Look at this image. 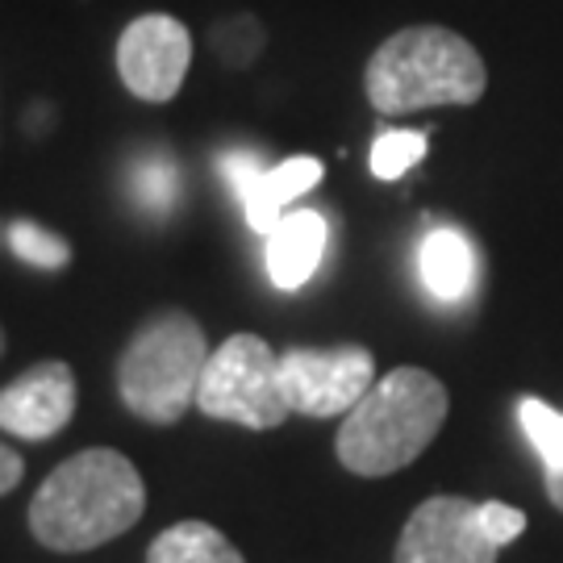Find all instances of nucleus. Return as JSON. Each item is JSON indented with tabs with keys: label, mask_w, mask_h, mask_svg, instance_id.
<instances>
[{
	"label": "nucleus",
	"mask_w": 563,
	"mask_h": 563,
	"mask_svg": "<svg viewBox=\"0 0 563 563\" xmlns=\"http://www.w3.org/2000/svg\"><path fill=\"white\" fill-rule=\"evenodd\" d=\"M146 509L139 467L113 446L63 460L30 501V530L51 551H92L125 534Z\"/></svg>",
	"instance_id": "nucleus-1"
},
{
	"label": "nucleus",
	"mask_w": 563,
	"mask_h": 563,
	"mask_svg": "<svg viewBox=\"0 0 563 563\" xmlns=\"http://www.w3.org/2000/svg\"><path fill=\"white\" fill-rule=\"evenodd\" d=\"M446 388L426 367H397L367 388L334 439V455L355 476H393L434 443L446 422Z\"/></svg>",
	"instance_id": "nucleus-2"
},
{
	"label": "nucleus",
	"mask_w": 563,
	"mask_h": 563,
	"mask_svg": "<svg viewBox=\"0 0 563 563\" xmlns=\"http://www.w3.org/2000/svg\"><path fill=\"white\" fill-rule=\"evenodd\" d=\"M367 101L384 118H401L434 104H476L488 88V71L476 46L443 25L397 30L363 71Z\"/></svg>",
	"instance_id": "nucleus-3"
},
{
	"label": "nucleus",
	"mask_w": 563,
	"mask_h": 563,
	"mask_svg": "<svg viewBox=\"0 0 563 563\" xmlns=\"http://www.w3.org/2000/svg\"><path fill=\"white\" fill-rule=\"evenodd\" d=\"M209 342L197 318L167 309L142 325L118 360L121 405L151 426H176L197 405L201 372L209 363Z\"/></svg>",
	"instance_id": "nucleus-4"
},
{
	"label": "nucleus",
	"mask_w": 563,
	"mask_h": 563,
	"mask_svg": "<svg viewBox=\"0 0 563 563\" xmlns=\"http://www.w3.org/2000/svg\"><path fill=\"white\" fill-rule=\"evenodd\" d=\"M197 409L246 430H276L292 413L280 388V355L260 334H230L205 363Z\"/></svg>",
	"instance_id": "nucleus-5"
},
{
	"label": "nucleus",
	"mask_w": 563,
	"mask_h": 563,
	"mask_svg": "<svg viewBox=\"0 0 563 563\" xmlns=\"http://www.w3.org/2000/svg\"><path fill=\"white\" fill-rule=\"evenodd\" d=\"M376 384L367 346H292L280 355V388L292 413L339 418L351 413Z\"/></svg>",
	"instance_id": "nucleus-6"
},
{
	"label": "nucleus",
	"mask_w": 563,
	"mask_h": 563,
	"mask_svg": "<svg viewBox=\"0 0 563 563\" xmlns=\"http://www.w3.org/2000/svg\"><path fill=\"white\" fill-rule=\"evenodd\" d=\"M192 67V34L172 13H142L118 38L121 84L146 104L172 101Z\"/></svg>",
	"instance_id": "nucleus-7"
},
{
	"label": "nucleus",
	"mask_w": 563,
	"mask_h": 563,
	"mask_svg": "<svg viewBox=\"0 0 563 563\" xmlns=\"http://www.w3.org/2000/svg\"><path fill=\"white\" fill-rule=\"evenodd\" d=\"M393 563H497V543L481 526V501L467 497L422 501L405 522Z\"/></svg>",
	"instance_id": "nucleus-8"
},
{
	"label": "nucleus",
	"mask_w": 563,
	"mask_h": 563,
	"mask_svg": "<svg viewBox=\"0 0 563 563\" xmlns=\"http://www.w3.org/2000/svg\"><path fill=\"white\" fill-rule=\"evenodd\" d=\"M76 418V372L63 360H42L30 372H21L13 384L0 388V430L46 443Z\"/></svg>",
	"instance_id": "nucleus-9"
},
{
	"label": "nucleus",
	"mask_w": 563,
	"mask_h": 563,
	"mask_svg": "<svg viewBox=\"0 0 563 563\" xmlns=\"http://www.w3.org/2000/svg\"><path fill=\"white\" fill-rule=\"evenodd\" d=\"M330 242V225L318 209H292L284 213L276 230L267 234V276L284 292H297L313 280L318 263Z\"/></svg>",
	"instance_id": "nucleus-10"
},
{
	"label": "nucleus",
	"mask_w": 563,
	"mask_h": 563,
	"mask_svg": "<svg viewBox=\"0 0 563 563\" xmlns=\"http://www.w3.org/2000/svg\"><path fill=\"white\" fill-rule=\"evenodd\" d=\"M322 172H325L322 159H313V155H297V159H284L276 167H263L260 180L251 184V192L242 197L246 225L267 239L276 230V222L288 213V205L322 184Z\"/></svg>",
	"instance_id": "nucleus-11"
},
{
	"label": "nucleus",
	"mask_w": 563,
	"mask_h": 563,
	"mask_svg": "<svg viewBox=\"0 0 563 563\" xmlns=\"http://www.w3.org/2000/svg\"><path fill=\"white\" fill-rule=\"evenodd\" d=\"M418 267H422V284L430 288L434 301H463L472 288V276H476V255L460 230H434L422 242Z\"/></svg>",
	"instance_id": "nucleus-12"
},
{
	"label": "nucleus",
	"mask_w": 563,
	"mask_h": 563,
	"mask_svg": "<svg viewBox=\"0 0 563 563\" xmlns=\"http://www.w3.org/2000/svg\"><path fill=\"white\" fill-rule=\"evenodd\" d=\"M146 563H246L239 547L209 522H176L167 526L146 551Z\"/></svg>",
	"instance_id": "nucleus-13"
},
{
	"label": "nucleus",
	"mask_w": 563,
	"mask_h": 563,
	"mask_svg": "<svg viewBox=\"0 0 563 563\" xmlns=\"http://www.w3.org/2000/svg\"><path fill=\"white\" fill-rule=\"evenodd\" d=\"M130 197L146 209V213H172L176 201H180V172H176V163L167 159V155H151V159H142L134 172H130Z\"/></svg>",
	"instance_id": "nucleus-14"
},
{
	"label": "nucleus",
	"mask_w": 563,
	"mask_h": 563,
	"mask_svg": "<svg viewBox=\"0 0 563 563\" xmlns=\"http://www.w3.org/2000/svg\"><path fill=\"white\" fill-rule=\"evenodd\" d=\"M9 251L18 255L21 263H30V267H42V272H63L67 263H71V246L55 234V230H46L38 222H9Z\"/></svg>",
	"instance_id": "nucleus-15"
},
{
	"label": "nucleus",
	"mask_w": 563,
	"mask_h": 563,
	"mask_svg": "<svg viewBox=\"0 0 563 563\" xmlns=\"http://www.w3.org/2000/svg\"><path fill=\"white\" fill-rule=\"evenodd\" d=\"M518 418H522L526 439L539 451V460H543L547 472H563V413L560 409H551V405L539 401V397H522Z\"/></svg>",
	"instance_id": "nucleus-16"
},
{
	"label": "nucleus",
	"mask_w": 563,
	"mask_h": 563,
	"mask_svg": "<svg viewBox=\"0 0 563 563\" xmlns=\"http://www.w3.org/2000/svg\"><path fill=\"white\" fill-rule=\"evenodd\" d=\"M426 155V134L418 130H384L380 139L372 142V176L376 180H401L413 163H422Z\"/></svg>",
	"instance_id": "nucleus-17"
},
{
	"label": "nucleus",
	"mask_w": 563,
	"mask_h": 563,
	"mask_svg": "<svg viewBox=\"0 0 563 563\" xmlns=\"http://www.w3.org/2000/svg\"><path fill=\"white\" fill-rule=\"evenodd\" d=\"M481 526L493 543L505 547L526 530V514L522 509H514V505H501V501H481Z\"/></svg>",
	"instance_id": "nucleus-18"
},
{
	"label": "nucleus",
	"mask_w": 563,
	"mask_h": 563,
	"mask_svg": "<svg viewBox=\"0 0 563 563\" xmlns=\"http://www.w3.org/2000/svg\"><path fill=\"white\" fill-rule=\"evenodd\" d=\"M222 176L230 180V188H234V197H246L251 192V184L260 180V172H263V163H260V155L255 151H230V155H222Z\"/></svg>",
	"instance_id": "nucleus-19"
},
{
	"label": "nucleus",
	"mask_w": 563,
	"mask_h": 563,
	"mask_svg": "<svg viewBox=\"0 0 563 563\" xmlns=\"http://www.w3.org/2000/svg\"><path fill=\"white\" fill-rule=\"evenodd\" d=\"M21 476H25L21 455L9 443H0V497H4V493H13V488L21 484Z\"/></svg>",
	"instance_id": "nucleus-20"
},
{
	"label": "nucleus",
	"mask_w": 563,
	"mask_h": 563,
	"mask_svg": "<svg viewBox=\"0 0 563 563\" xmlns=\"http://www.w3.org/2000/svg\"><path fill=\"white\" fill-rule=\"evenodd\" d=\"M547 497L555 509H563V472H547Z\"/></svg>",
	"instance_id": "nucleus-21"
},
{
	"label": "nucleus",
	"mask_w": 563,
	"mask_h": 563,
	"mask_svg": "<svg viewBox=\"0 0 563 563\" xmlns=\"http://www.w3.org/2000/svg\"><path fill=\"white\" fill-rule=\"evenodd\" d=\"M0 246H9V225L0 222Z\"/></svg>",
	"instance_id": "nucleus-22"
},
{
	"label": "nucleus",
	"mask_w": 563,
	"mask_h": 563,
	"mask_svg": "<svg viewBox=\"0 0 563 563\" xmlns=\"http://www.w3.org/2000/svg\"><path fill=\"white\" fill-rule=\"evenodd\" d=\"M0 351H4V330H0Z\"/></svg>",
	"instance_id": "nucleus-23"
}]
</instances>
